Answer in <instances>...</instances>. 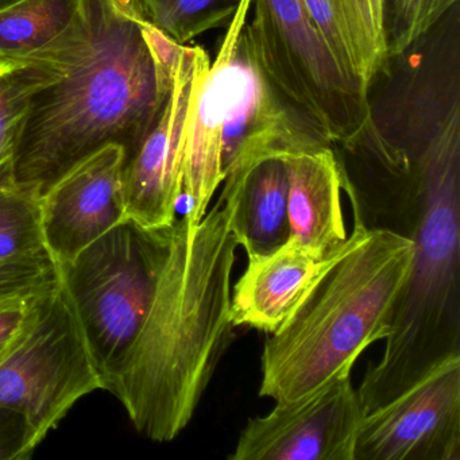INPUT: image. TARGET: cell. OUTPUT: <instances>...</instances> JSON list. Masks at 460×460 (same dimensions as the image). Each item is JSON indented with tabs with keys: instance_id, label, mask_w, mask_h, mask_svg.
<instances>
[{
	"instance_id": "16",
	"label": "cell",
	"mask_w": 460,
	"mask_h": 460,
	"mask_svg": "<svg viewBox=\"0 0 460 460\" xmlns=\"http://www.w3.org/2000/svg\"><path fill=\"white\" fill-rule=\"evenodd\" d=\"M235 188L234 235L247 258L261 257L290 238L288 215V172L284 158H269L250 169L242 179L225 180Z\"/></svg>"
},
{
	"instance_id": "24",
	"label": "cell",
	"mask_w": 460,
	"mask_h": 460,
	"mask_svg": "<svg viewBox=\"0 0 460 460\" xmlns=\"http://www.w3.org/2000/svg\"><path fill=\"white\" fill-rule=\"evenodd\" d=\"M37 298L0 308V357L9 351L14 341L22 335L31 319V305Z\"/></svg>"
},
{
	"instance_id": "19",
	"label": "cell",
	"mask_w": 460,
	"mask_h": 460,
	"mask_svg": "<svg viewBox=\"0 0 460 460\" xmlns=\"http://www.w3.org/2000/svg\"><path fill=\"white\" fill-rule=\"evenodd\" d=\"M241 0H136L145 20L179 45L228 25Z\"/></svg>"
},
{
	"instance_id": "5",
	"label": "cell",
	"mask_w": 460,
	"mask_h": 460,
	"mask_svg": "<svg viewBox=\"0 0 460 460\" xmlns=\"http://www.w3.org/2000/svg\"><path fill=\"white\" fill-rule=\"evenodd\" d=\"M241 0L225 39L190 99L182 142V196L200 222L225 180L242 179L269 158L332 146L322 130L274 87L261 66Z\"/></svg>"
},
{
	"instance_id": "10",
	"label": "cell",
	"mask_w": 460,
	"mask_h": 460,
	"mask_svg": "<svg viewBox=\"0 0 460 460\" xmlns=\"http://www.w3.org/2000/svg\"><path fill=\"white\" fill-rule=\"evenodd\" d=\"M366 411L351 376H341L293 402L252 417L231 460H354Z\"/></svg>"
},
{
	"instance_id": "25",
	"label": "cell",
	"mask_w": 460,
	"mask_h": 460,
	"mask_svg": "<svg viewBox=\"0 0 460 460\" xmlns=\"http://www.w3.org/2000/svg\"><path fill=\"white\" fill-rule=\"evenodd\" d=\"M17 2H20V0H0V10L12 6V4H17Z\"/></svg>"
},
{
	"instance_id": "20",
	"label": "cell",
	"mask_w": 460,
	"mask_h": 460,
	"mask_svg": "<svg viewBox=\"0 0 460 460\" xmlns=\"http://www.w3.org/2000/svg\"><path fill=\"white\" fill-rule=\"evenodd\" d=\"M50 255L42 231L41 204L13 187H0V265Z\"/></svg>"
},
{
	"instance_id": "2",
	"label": "cell",
	"mask_w": 460,
	"mask_h": 460,
	"mask_svg": "<svg viewBox=\"0 0 460 460\" xmlns=\"http://www.w3.org/2000/svg\"><path fill=\"white\" fill-rule=\"evenodd\" d=\"M235 188L223 184L199 223L172 225L157 287L136 339L107 392L119 400L139 435L174 440L190 424L220 360L235 341L231 316Z\"/></svg>"
},
{
	"instance_id": "7",
	"label": "cell",
	"mask_w": 460,
	"mask_h": 460,
	"mask_svg": "<svg viewBox=\"0 0 460 460\" xmlns=\"http://www.w3.org/2000/svg\"><path fill=\"white\" fill-rule=\"evenodd\" d=\"M252 6L247 36L274 87L331 144L358 146L373 128L368 93L341 68L303 0H252Z\"/></svg>"
},
{
	"instance_id": "12",
	"label": "cell",
	"mask_w": 460,
	"mask_h": 460,
	"mask_svg": "<svg viewBox=\"0 0 460 460\" xmlns=\"http://www.w3.org/2000/svg\"><path fill=\"white\" fill-rule=\"evenodd\" d=\"M125 161L119 146L104 147L75 166L40 200L45 246L58 265L74 260L128 217Z\"/></svg>"
},
{
	"instance_id": "23",
	"label": "cell",
	"mask_w": 460,
	"mask_h": 460,
	"mask_svg": "<svg viewBox=\"0 0 460 460\" xmlns=\"http://www.w3.org/2000/svg\"><path fill=\"white\" fill-rule=\"evenodd\" d=\"M41 441L26 417L0 406V460L31 459Z\"/></svg>"
},
{
	"instance_id": "14",
	"label": "cell",
	"mask_w": 460,
	"mask_h": 460,
	"mask_svg": "<svg viewBox=\"0 0 460 460\" xmlns=\"http://www.w3.org/2000/svg\"><path fill=\"white\" fill-rule=\"evenodd\" d=\"M290 236L320 252L347 241L341 207L343 164L332 146L284 157Z\"/></svg>"
},
{
	"instance_id": "15",
	"label": "cell",
	"mask_w": 460,
	"mask_h": 460,
	"mask_svg": "<svg viewBox=\"0 0 460 460\" xmlns=\"http://www.w3.org/2000/svg\"><path fill=\"white\" fill-rule=\"evenodd\" d=\"M341 68L366 93L387 66L382 0H303Z\"/></svg>"
},
{
	"instance_id": "8",
	"label": "cell",
	"mask_w": 460,
	"mask_h": 460,
	"mask_svg": "<svg viewBox=\"0 0 460 460\" xmlns=\"http://www.w3.org/2000/svg\"><path fill=\"white\" fill-rule=\"evenodd\" d=\"M96 390L101 374L60 284L33 301L22 335L0 357V406L22 413L42 443Z\"/></svg>"
},
{
	"instance_id": "18",
	"label": "cell",
	"mask_w": 460,
	"mask_h": 460,
	"mask_svg": "<svg viewBox=\"0 0 460 460\" xmlns=\"http://www.w3.org/2000/svg\"><path fill=\"white\" fill-rule=\"evenodd\" d=\"M50 75L49 66L34 56L23 60L0 58V187H12L13 157L29 99Z\"/></svg>"
},
{
	"instance_id": "22",
	"label": "cell",
	"mask_w": 460,
	"mask_h": 460,
	"mask_svg": "<svg viewBox=\"0 0 460 460\" xmlns=\"http://www.w3.org/2000/svg\"><path fill=\"white\" fill-rule=\"evenodd\" d=\"M60 265L52 255L0 265V308L25 303L60 287Z\"/></svg>"
},
{
	"instance_id": "3",
	"label": "cell",
	"mask_w": 460,
	"mask_h": 460,
	"mask_svg": "<svg viewBox=\"0 0 460 460\" xmlns=\"http://www.w3.org/2000/svg\"><path fill=\"white\" fill-rule=\"evenodd\" d=\"M417 209L408 279L398 296L381 359L357 392L366 414L398 397L446 360L460 357V110L411 146Z\"/></svg>"
},
{
	"instance_id": "1",
	"label": "cell",
	"mask_w": 460,
	"mask_h": 460,
	"mask_svg": "<svg viewBox=\"0 0 460 460\" xmlns=\"http://www.w3.org/2000/svg\"><path fill=\"white\" fill-rule=\"evenodd\" d=\"M182 47L147 22L136 0H82L69 28L31 55L52 75L29 99L12 187L41 200L104 147L130 160L157 119Z\"/></svg>"
},
{
	"instance_id": "4",
	"label": "cell",
	"mask_w": 460,
	"mask_h": 460,
	"mask_svg": "<svg viewBox=\"0 0 460 460\" xmlns=\"http://www.w3.org/2000/svg\"><path fill=\"white\" fill-rule=\"evenodd\" d=\"M411 238L367 227L263 346L261 397L293 402L341 376L387 338L413 261Z\"/></svg>"
},
{
	"instance_id": "17",
	"label": "cell",
	"mask_w": 460,
	"mask_h": 460,
	"mask_svg": "<svg viewBox=\"0 0 460 460\" xmlns=\"http://www.w3.org/2000/svg\"><path fill=\"white\" fill-rule=\"evenodd\" d=\"M82 0H20L0 10V58L23 60L71 25Z\"/></svg>"
},
{
	"instance_id": "11",
	"label": "cell",
	"mask_w": 460,
	"mask_h": 460,
	"mask_svg": "<svg viewBox=\"0 0 460 460\" xmlns=\"http://www.w3.org/2000/svg\"><path fill=\"white\" fill-rule=\"evenodd\" d=\"M211 63L201 47H182L171 90L157 119L126 161L123 169L126 215L139 225L163 228L173 225L182 198V142L190 99Z\"/></svg>"
},
{
	"instance_id": "13",
	"label": "cell",
	"mask_w": 460,
	"mask_h": 460,
	"mask_svg": "<svg viewBox=\"0 0 460 460\" xmlns=\"http://www.w3.org/2000/svg\"><path fill=\"white\" fill-rule=\"evenodd\" d=\"M354 231L332 252H320L290 236L287 243L250 258L231 293L235 327L276 333L293 316L324 274L359 241L367 226L354 212Z\"/></svg>"
},
{
	"instance_id": "9",
	"label": "cell",
	"mask_w": 460,
	"mask_h": 460,
	"mask_svg": "<svg viewBox=\"0 0 460 460\" xmlns=\"http://www.w3.org/2000/svg\"><path fill=\"white\" fill-rule=\"evenodd\" d=\"M354 460H460V357L368 411Z\"/></svg>"
},
{
	"instance_id": "21",
	"label": "cell",
	"mask_w": 460,
	"mask_h": 460,
	"mask_svg": "<svg viewBox=\"0 0 460 460\" xmlns=\"http://www.w3.org/2000/svg\"><path fill=\"white\" fill-rule=\"evenodd\" d=\"M459 0H382L387 60L400 58L424 39Z\"/></svg>"
},
{
	"instance_id": "6",
	"label": "cell",
	"mask_w": 460,
	"mask_h": 460,
	"mask_svg": "<svg viewBox=\"0 0 460 460\" xmlns=\"http://www.w3.org/2000/svg\"><path fill=\"white\" fill-rule=\"evenodd\" d=\"M171 241L172 225L150 228L125 217L60 265L61 285L82 325L103 390L136 339Z\"/></svg>"
}]
</instances>
